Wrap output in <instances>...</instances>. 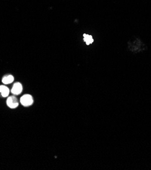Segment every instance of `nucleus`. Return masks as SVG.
Returning <instances> with one entry per match:
<instances>
[{
  "mask_svg": "<svg viewBox=\"0 0 151 170\" xmlns=\"http://www.w3.org/2000/svg\"><path fill=\"white\" fill-rule=\"evenodd\" d=\"M20 103L24 106H29L32 105L33 103V100L32 96L29 94L23 96L20 98Z\"/></svg>",
  "mask_w": 151,
  "mask_h": 170,
  "instance_id": "1",
  "label": "nucleus"
},
{
  "mask_svg": "<svg viewBox=\"0 0 151 170\" xmlns=\"http://www.w3.org/2000/svg\"><path fill=\"white\" fill-rule=\"evenodd\" d=\"M7 105L10 109H16L19 106V102H18L17 98L14 96H10L7 99Z\"/></svg>",
  "mask_w": 151,
  "mask_h": 170,
  "instance_id": "2",
  "label": "nucleus"
},
{
  "mask_svg": "<svg viewBox=\"0 0 151 170\" xmlns=\"http://www.w3.org/2000/svg\"><path fill=\"white\" fill-rule=\"evenodd\" d=\"M23 91V86L21 83H14V85L11 90V92L14 94V95H19Z\"/></svg>",
  "mask_w": 151,
  "mask_h": 170,
  "instance_id": "3",
  "label": "nucleus"
},
{
  "mask_svg": "<svg viewBox=\"0 0 151 170\" xmlns=\"http://www.w3.org/2000/svg\"><path fill=\"white\" fill-rule=\"evenodd\" d=\"M0 93L3 97H7L9 95L10 90L5 85H0Z\"/></svg>",
  "mask_w": 151,
  "mask_h": 170,
  "instance_id": "4",
  "label": "nucleus"
},
{
  "mask_svg": "<svg viewBox=\"0 0 151 170\" xmlns=\"http://www.w3.org/2000/svg\"><path fill=\"white\" fill-rule=\"evenodd\" d=\"M14 81V77L12 75H6V76L4 77L3 79H2V83H4V84H10L13 82Z\"/></svg>",
  "mask_w": 151,
  "mask_h": 170,
  "instance_id": "5",
  "label": "nucleus"
},
{
  "mask_svg": "<svg viewBox=\"0 0 151 170\" xmlns=\"http://www.w3.org/2000/svg\"><path fill=\"white\" fill-rule=\"evenodd\" d=\"M83 37H84L83 40H84V41L87 45H90V44L93 43V38L91 35H87V34H84Z\"/></svg>",
  "mask_w": 151,
  "mask_h": 170,
  "instance_id": "6",
  "label": "nucleus"
}]
</instances>
